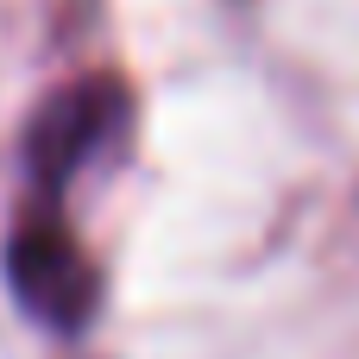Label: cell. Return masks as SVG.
<instances>
[{
    "instance_id": "1",
    "label": "cell",
    "mask_w": 359,
    "mask_h": 359,
    "mask_svg": "<svg viewBox=\"0 0 359 359\" xmlns=\"http://www.w3.org/2000/svg\"><path fill=\"white\" fill-rule=\"evenodd\" d=\"M133 139V88L120 76H76L50 88L19 133V196L0 233V290L25 328L76 347L107 309L101 259L76 240L69 189Z\"/></svg>"
}]
</instances>
